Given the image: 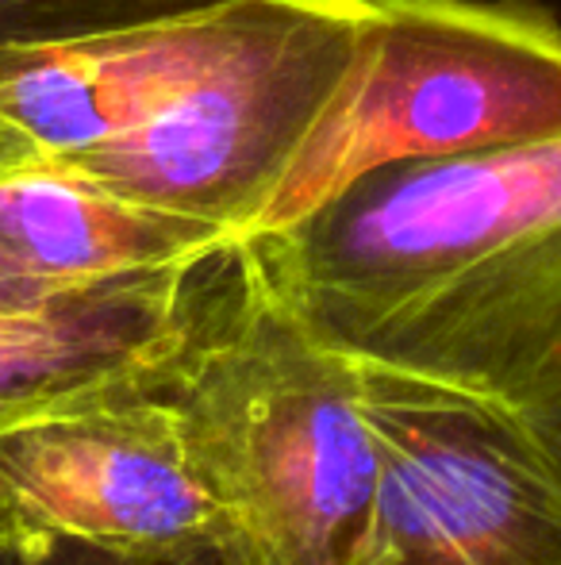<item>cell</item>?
<instances>
[{
  "label": "cell",
  "mask_w": 561,
  "mask_h": 565,
  "mask_svg": "<svg viewBox=\"0 0 561 565\" xmlns=\"http://www.w3.org/2000/svg\"><path fill=\"white\" fill-rule=\"evenodd\" d=\"M247 243L266 289L362 362L519 408L561 377V139L381 166Z\"/></svg>",
  "instance_id": "1"
},
{
  "label": "cell",
  "mask_w": 561,
  "mask_h": 565,
  "mask_svg": "<svg viewBox=\"0 0 561 565\" xmlns=\"http://www.w3.org/2000/svg\"><path fill=\"white\" fill-rule=\"evenodd\" d=\"M162 396L227 565H358L377 489L362 362L266 289L247 238Z\"/></svg>",
  "instance_id": "2"
},
{
  "label": "cell",
  "mask_w": 561,
  "mask_h": 565,
  "mask_svg": "<svg viewBox=\"0 0 561 565\" xmlns=\"http://www.w3.org/2000/svg\"><path fill=\"white\" fill-rule=\"evenodd\" d=\"M561 139V23L524 0H362L358 46L262 231L397 162Z\"/></svg>",
  "instance_id": "3"
},
{
  "label": "cell",
  "mask_w": 561,
  "mask_h": 565,
  "mask_svg": "<svg viewBox=\"0 0 561 565\" xmlns=\"http://www.w3.org/2000/svg\"><path fill=\"white\" fill-rule=\"evenodd\" d=\"M358 23L362 0H255L242 35L139 127L46 166L250 238L346 82Z\"/></svg>",
  "instance_id": "4"
},
{
  "label": "cell",
  "mask_w": 561,
  "mask_h": 565,
  "mask_svg": "<svg viewBox=\"0 0 561 565\" xmlns=\"http://www.w3.org/2000/svg\"><path fill=\"white\" fill-rule=\"evenodd\" d=\"M362 408L377 489L358 565H561V473L519 404L362 362Z\"/></svg>",
  "instance_id": "5"
},
{
  "label": "cell",
  "mask_w": 561,
  "mask_h": 565,
  "mask_svg": "<svg viewBox=\"0 0 561 565\" xmlns=\"http://www.w3.org/2000/svg\"><path fill=\"white\" fill-rule=\"evenodd\" d=\"M165 373L0 427V523L112 551L216 539Z\"/></svg>",
  "instance_id": "6"
},
{
  "label": "cell",
  "mask_w": 561,
  "mask_h": 565,
  "mask_svg": "<svg viewBox=\"0 0 561 565\" xmlns=\"http://www.w3.org/2000/svg\"><path fill=\"white\" fill-rule=\"evenodd\" d=\"M242 238L185 266L69 285L0 312V427L158 377L173 365Z\"/></svg>",
  "instance_id": "7"
},
{
  "label": "cell",
  "mask_w": 561,
  "mask_h": 565,
  "mask_svg": "<svg viewBox=\"0 0 561 565\" xmlns=\"http://www.w3.org/2000/svg\"><path fill=\"white\" fill-rule=\"evenodd\" d=\"M255 0L77 43L0 54V116L66 158L139 127L242 35Z\"/></svg>",
  "instance_id": "8"
},
{
  "label": "cell",
  "mask_w": 561,
  "mask_h": 565,
  "mask_svg": "<svg viewBox=\"0 0 561 565\" xmlns=\"http://www.w3.org/2000/svg\"><path fill=\"white\" fill-rule=\"evenodd\" d=\"M224 243L235 235L116 196L46 162L0 173V258L39 281L89 285L170 269Z\"/></svg>",
  "instance_id": "9"
},
{
  "label": "cell",
  "mask_w": 561,
  "mask_h": 565,
  "mask_svg": "<svg viewBox=\"0 0 561 565\" xmlns=\"http://www.w3.org/2000/svg\"><path fill=\"white\" fill-rule=\"evenodd\" d=\"M235 0H0V54L201 15Z\"/></svg>",
  "instance_id": "10"
},
{
  "label": "cell",
  "mask_w": 561,
  "mask_h": 565,
  "mask_svg": "<svg viewBox=\"0 0 561 565\" xmlns=\"http://www.w3.org/2000/svg\"><path fill=\"white\" fill-rule=\"evenodd\" d=\"M0 565H227L216 539L170 551H112L82 539L0 523Z\"/></svg>",
  "instance_id": "11"
},
{
  "label": "cell",
  "mask_w": 561,
  "mask_h": 565,
  "mask_svg": "<svg viewBox=\"0 0 561 565\" xmlns=\"http://www.w3.org/2000/svg\"><path fill=\"white\" fill-rule=\"evenodd\" d=\"M62 289H69V285L39 281V277L15 269L8 258H0V312H23V308H35Z\"/></svg>",
  "instance_id": "12"
},
{
  "label": "cell",
  "mask_w": 561,
  "mask_h": 565,
  "mask_svg": "<svg viewBox=\"0 0 561 565\" xmlns=\"http://www.w3.org/2000/svg\"><path fill=\"white\" fill-rule=\"evenodd\" d=\"M524 416L535 427V435H539V443L547 447L550 461H554L561 473V377L550 381L531 404H524Z\"/></svg>",
  "instance_id": "13"
},
{
  "label": "cell",
  "mask_w": 561,
  "mask_h": 565,
  "mask_svg": "<svg viewBox=\"0 0 561 565\" xmlns=\"http://www.w3.org/2000/svg\"><path fill=\"white\" fill-rule=\"evenodd\" d=\"M43 162L39 147L20 131L12 127L4 116H0V173H15V170H28V166Z\"/></svg>",
  "instance_id": "14"
}]
</instances>
